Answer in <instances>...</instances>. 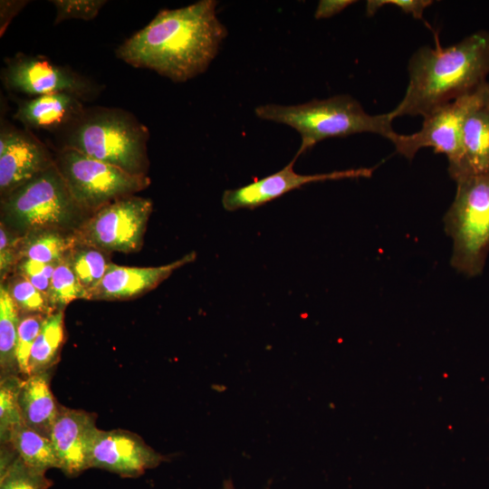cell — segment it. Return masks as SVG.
Returning <instances> with one entry per match:
<instances>
[{
  "label": "cell",
  "instance_id": "7",
  "mask_svg": "<svg viewBox=\"0 0 489 489\" xmlns=\"http://www.w3.org/2000/svg\"><path fill=\"white\" fill-rule=\"evenodd\" d=\"M54 163L76 203L91 213L150 184L148 176L130 174L70 148H61Z\"/></svg>",
  "mask_w": 489,
  "mask_h": 489
},
{
  "label": "cell",
  "instance_id": "3",
  "mask_svg": "<svg viewBox=\"0 0 489 489\" xmlns=\"http://www.w3.org/2000/svg\"><path fill=\"white\" fill-rule=\"evenodd\" d=\"M254 113L262 120L285 124L300 134L296 158L329 138L369 132L392 142L398 135L392 129L393 119L388 112L370 115L356 99L347 94L314 99L297 105H260Z\"/></svg>",
  "mask_w": 489,
  "mask_h": 489
},
{
  "label": "cell",
  "instance_id": "5",
  "mask_svg": "<svg viewBox=\"0 0 489 489\" xmlns=\"http://www.w3.org/2000/svg\"><path fill=\"white\" fill-rule=\"evenodd\" d=\"M83 212L55 163L1 198V223L18 237L70 227Z\"/></svg>",
  "mask_w": 489,
  "mask_h": 489
},
{
  "label": "cell",
  "instance_id": "17",
  "mask_svg": "<svg viewBox=\"0 0 489 489\" xmlns=\"http://www.w3.org/2000/svg\"><path fill=\"white\" fill-rule=\"evenodd\" d=\"M486 172H489V105L475 111L465 121L459 158L448 168V174L455 181Z\"/></svg>",
  "mask_w": 489,
  "mask_h": 489
},
{
  "label": "cell",
  "instance_id": "20",
  "mask_svg": "<svg viewBox=\"0 0 489 489\" xmlns=\"http://www.w3.org/2000/svg\"><path fill=\"white\" fill-rule=\"evenodd\" d=\"M63 311L45 316L29 360V376L50 370L59 359L64 340Z\"/></svg>",
  "mask_w": 489,
  "mask_h": 489
},
{
  "label": "cell",
  "instance_id": "2",
  "mask_svg": "<svg viewBox=\"0 0 489 489\" xmlns=\"http://www.w3.org/2000/svg\"><path fill=\"white\" fill-rule=\"evenodd\" d=\"M423 46L408 63L409 81L401 101L389 111L401 116L428 115L436 109L475 90L489 74V32L479 31L457 43Z\"/></svg>",
  "mask_w": 489,
  "mask_h": 489
},
{
  "label": "cell",
  "instance_id": "13",
  "mask_svg": "<svg viewBox=\"0 0 489 489\" xmlns=\"http://www.w3.org/2000/svg\"><path fill=\"white\" fill-rule=\"evenodd\" d=\"M165 456L148 446L135 433L97 429L90 453V466L107 470L122 477H138L158 466Z\"/></svg>",
  "mask_w": 489,
  "mask_h": 489
},
{
  "label": "cell",
  "instance_id": "11",
  "mask_svg": "<svg viewBox=\"0 0 489 489\" xmlns=\"http://www.w3.org/2000/svg\"><path fill=\"white\" fill-rule=\"evenodd\" d=\"M53 165L54 157L30 130L1 119V198Z\"/></svg>",
  "mask_w": 489,
  "mask_h": 489
},
{
  "label": "cell",
  "instance_id": "23",
  "mask_svg": "<svg viewBox=\"0 0 489 489\" xmlns=\"http://www.w3.org/2000/svg\"><path fill=\"white\" fill-rule=\"evenodd\" d=\"M53 482L42 472L28 466L6 445H2L0 489H48Z\"/></svg>",
  "mask_w": 489,
  "mask_h": 489
},
{
  "label": "cell",
  "instance_id": "19",
  "mask_svg": "<svg viewBox=\"0 0 489 489\" xmlns=\"http://www.w3.org/2000/svg\"><path fill=\"white\" fill-rule=\"evenodd\" d=\"M2 445L11 447L24 464L34 469L42 472L50 468L60 469L51 438L24 424L14 428Z\"/></svg>",
  "mask_w": 489,
  "mask_h": 489
},
{
  "label": "cell",
  "instance_id": "21",
  "mask_svg": "<svg viewBox=\"0 0 489 489\" xmlns=\"http://www.w3.org/2000/svg\"><path fill=\"white\" fill-rule=\"evenodd\" d=\"M75 245L71 235L60 231H43L20 238L19 260L26 258L44 264H58Z\"/></svg>",
  "mask_w": 489,
  "mask_h": 489
},
{
  "label": "cell",
  "instance_id": "30",
  "mask_svg": "<svg viewBox=\"0 0 489 489\" xmlns=\"http://www.w3.org/2000/svg\"><path fill=\"white\" fill-rule=\"evenodd\" d=\"M56 265L57 264H44L24 258L16 264V273L25 277L35 288L48 297L51 278Z\"/></svg>",
  "mask_w": 489,
  "mask_h": 489
},
{
  "label": "cell",
  "instance_id": "15",
  "mask_svg": "<svg viewBox=\"0 0 489 489\" xmlns=\"http://www.w3.org/2000/svg\"><path fill=\"white\" fill-rule=\"evenodd\" d=\"M196 259L191 252L170 264L153 267H129L110 263L100 283L88 300L123 301L142 295L168 278L172 273Z\"/></svg>",
  "mask_w": 489,
  "mask_h": 489
},
{
  "label": "cell",
  "instance_id": "4",
  "mask_svg": "<svg viewBox=\"0 0 489 489\" xmlns=\"http://www.w3.org/2000/svg\"><path fill=\"white\" fill-rule=\"evenodd\" d=\"M148 128L119 108H86L82 116L62 133V148L116 166L130 174L147 176Z\"/></svg>",
  "mask_w": 489,
  "mask_h": 489
},
{
  "label": "cell",
  "instance_id": "12",
  "mask_svg": "<svg viewBox=\"0 0 489 489\" xmlns=\"http://www.w3.org/2000/svg\"><path fill=\"white\" fill-rule=\"evenodd\" d=\"M296 159L294 157L288 165L270 176L255 179L238 188L225 190L222 196L223 207L227 211L254 209L309 183L369 177L375 169V168H360L331 173L302 175L296 173L293 168Z\"/></svg>",
  "mask_w": 489,
  "mask_h": 489
},
{
  "label": "cell",
  "instance_id": "8",
  "mask_svg": "<svg viewBox=\"0 0 489 489\" xmlns=\"http://www.w3.org/2000/svg\"><path fill=\"white\" fill-rule=\"evenodd\" d=\"M152 207L150 199L134 195L110 202L73 230L75 244L102 252H137L142 245Z\"/></svg>",
  "mask_w": 489,
  "mask_h": 489
},
{
  "label": "cell",
  "instance_id": "18",
  "mask_svg": "<svg viewBox=\"0 0 489 489\" xmlns=\"http://www.w3.org/2000/svg\"><path fill=\"white\" fill-rule=\"evenodd\" d=\"M50 370L24 379L19 392V407L24 424L50 437L60 404L52 393Z\"/></svg>",
  "mask_w": 489,
  "mask_h": 489
},
{
  "label": "cell",
  "instance_id": "6",
  "mask_svg": "<svg viewBox=\"0 0 489 489\" xmlns=\"http://www.w3.org/2000/svg\"><path fill=\"white\" fill-rule=\"evenodd\" d=\"M455 182V199L444 216L445 231L453 239L450 264L474 277L483 273L489 253V172Z\"/></svg>",
  "mask_w": 489,
  "mask_h": 489
},
{
  "label": "cell",
  "instance_id": "32",
  "mask_svg": "<svg viewBox=\"0 0 489 489\" xmlns=\"http://www.w3.org/2000/svg\"><path fill=\"white\" fill-rule=\"evenodd\" d=\"M20 238L12 236L4 224H0V272L2 280L11 267L19 261L18 245Z\"/></svg>",
  "mask_w": 489,
  "mask_h": 489
},
{
  "label": "cell",
  "instance_id": "25",
  "mask_svg": "<svg viewBox=\"0 0 489 489\" xmlns=\"http://www.w3.org/2000/svg\"><path fill=\"white\" fill-rule=\"evenodd\" d=\"M87 292L77 280L73 271L63 259L57 264L51 278L48 299L53 312L63 311L76 299H87Z\"/></svg>",
  "mask_w": 489,
  "mask_h": 489
},
{
  "label": "cell",
  "instance_id": "22",
  "mask_svg": "<svg viewBox=\"0 0 489 489\" xmlns=\"http://www.w3.org/2000/svg\"><path fill=\"white\" fill-rule=\"evenodd\" d=\"M19 309L5 284L0 288V369L1 377L19 375L15 357ZM20 376V375H19Z\"/></svg>",
  "mask_w": 489,
  "mask_h": 489
},
{
  "label": "cell",
  "instance_id": "31",
  "mask_svg": "<svg viewBox=\"0 0 489 489\" xmlns=\"http://www.w3.org/2000/svg\"><path fill=\"white\" fill-rule=\"evenodd\" d=\"M432 4L431 0H369L366 5V14L372 16L381 7L389 5L398 7L416 19H422L425 9Z\"/></svg>",
  "mask_w": 489,
  "mask_h": 489
},
{
  "label": "cell",
  "instance_id": "16",
  "mask_svg": "<svg viewBox=\"0 0 489 489\" xmlns=\"http://www.w3.org/2000/svg\"><path fill=\"white\" fill-rule=\"evenodd\" d=\"M85 109L83 101L72 94L53 93L20 101L14 119L30 131L62 134L80 120Z\"/></svg>",
  "mask_w": 489,
  "mask_h": 489
},
{
  "label": "cell",
  "instance_id": "28",
  "mask_svg": "<svg viewBox=\"0 0 489 489\" xmlns=\"http://www.w3.org/2000/svg\"><path fill=\"white\" fill-rule=\"evenodd\" d=\"M46 315L26 313L20 317L17 327L15 357L18 373L22 378L29 376V360L34 340Z\"/></svg>",
  "mask_w": 489,
  "mask_h": 489
},
{
  "label": "cell",
  "instance_id": "33",
  "mask_svg": "<svg viewBox=\"0 0 489 489\" xmlns=\"http://www.w3.org/2000/svg\"><path fill=\"white\" fill-rule=\"evenodd\" d=\"M29 3L25 0L0 1V35L3 36L12 20Z\"/></svg>",
  "mask_w": 489,
  "mask_h": 489
},
{
  "label": "cell",
  "instance_id": "14",
  "mask_svg": "<svg viewBox=\"0 0 489 489\" xmlns=\"http://www.w3.org/2000/svg\"><path fill=\"white\" fill-rule=\"evenodd\" d=\"M95 421V414L60 405L50 438L66 475L75 476L91 468L90 453L98 429Z\"/></svg>",
  "mask_w": 489,
  "mask_h": 489
},
{
  "label": "cell",
  "instance_id": "10",
  "mask_svg": "<svg viewBox=\"0 0 489 489\" xmlns=\"http://www.w3.org/2000/svg\"><path fill=\"white\" fill-rule=\"evenodd\" d=\"M5 63L1 80L12 92L33 97L66 92L84 101L97 97L101 90L97 82L42 55L18 53Z\"/></svg>",
  "mask_w": 489,
  "mask_h": 489
},
{
  "label": "cell",
  "instance_id": "1",
  "mask_svg": "<svg viewBox=\"0 0 489 489\" xmlns=\"http://www.w3.org/2000/svg\"><path fill=\"white\" fill-rule=\"evenodd\" d=\"M217 2L201 0L177 9H162L115 51L124 62L149 69L174 82L205 72L227 36L216 14Z\"/></svg>",
  "mask_w": 489,
  "mask_h": 489
},
{
  "label": "cell",
  "instance_id": "34",
  "mask_svg": "<svg viewBox=\"0 0 489 489\" xmlns=\"http://www.w3.org/2000/svg\"><path fill=\"white\" fill-rule=\"evenodd\" d=\"M353 3L355 1L352 0H321L318 4L314 16L316 19L330 18Z\"/></svg>",
  "mask_w": 489,
  "mask_h": 489
},
{
  "label": "cell",
  "instance_id": "24",
  "mask_svg": "<svg viewBox=\"0 0 489 489\" xmlns=\"http://www.w3.org/2000/svg\"><path fill=\"white\" fill-rule=\"evenodd\" d=\"M65 260L88 296L103 278L110 264L104 252L81 244H75L66 254Z\"/></svg>",
  "mask_w": 489,
  "mask_h": 489
},
{
  "label": "cell",
  "instance_id": "26",
  "mask_svg": "<svg viewBox=\"0 0 489 489\" xmlns=\"http://www.w3.org/2000/svg\"><path fill=\"white\" fill-rule=\"evenodd\" d=\"M24 378L19 375L1 377L0 382V438L5 443L10 432L24 424L19 407V392Z\"/></svg>",
  "mask_w": 489,
  "mask_h": 489
},
{
  "label": "cell",
  "instance_id": "27",
  "mask_svg": "<svg viewBox=\"0 0 489 489\" xmlns=\"http://www.w3.org/2000/svg\"><path fill=\"white\" fill-rule=\"evenodd\" d=\"M5 286L19 311L43 315L53 312L48 297L23 275L16 273Z\"/></svg>",
  "mask_w": 489,
  "mask_h": 489
},
{
  "label": "cell",
  "instance_id": "29",
  "mask_svg": "<svg viewBox=\"0 0 489 489\" xmlns=\"http://www.w3.org/2000/svg\"><path fill=\"white\" fill-rule=\"evenodd\" d=\"M56 9L53 24L57 25L66 20L80 19L91 21L94 19L106 0H51Z\"/></svg>",
  "mask_w": 489,
  "mask_h": 489
},
{
  "label": "cell",
  "instance_id": "9",
  "mask_svg": "<svg viewBox=\"0 0 489 489\" xmlns=\"http://www.w3.org/2000/svg\"><path fill=\"white\" fill-rule=\"evenodd\" d=\"M489 105V82L475 90L436 109L424 117L421 129L413 134H398L392 143L397 152L412 159L423 148H432L445 154L448 168L460 156V139L466 119L479 109Z\"/></svg>",
  "mask_w": 489,
  "mask_h": 489
},
{
  "label": "cell",
  "instance_id": "35",
  "mask_svg": "<svg viewBox=\"0 0 489 489\" xmlns=\"http://www.w3.org/2000/svg\"><path fill=\"white\" fill-rule=\"evenodd\" d=\"M221 489H235L231 479H226L223 482Z\"/></svg>",
  "mask_w": 489,
  "mask_h": 489
}]
</instances>
